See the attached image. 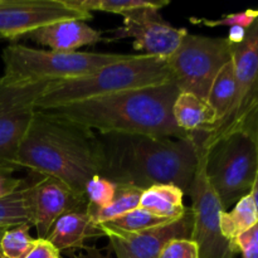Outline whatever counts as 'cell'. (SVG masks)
<instances>
[{
	"instance_id": "d4e9b609",
	"label": "cell",
	"mask_w": 258,
	"mask_h": 258,
	"mask_svg": "<svg viewBox=\"0 0 258 258\" xmlns=\"http://www.w3.org/2000/svg\"><path fill=\"white\" fill-rule=\"evenodd\" d=\"M30 227V224H22L8 228L4 232L0 246L5 258H25L28 256L35 242L29 233Z\"/></svg>"
},
{
	"instance_id": "7402d4cb",
	"label": "cell",
	"mask_w": 258,
	"mask_h": 258,
	"mask_svg": "<svg viewBox=\"0 0 258 258\" xmlns=\"http://www.w3.org/2000/svg\"><path fill=\"white\" fill-rule=\"evenodd\" d=\"M66 5L76 10L92 13L103 12L113 13V14L123 15L133 10L154 8L160 10L161 8L170 4L168 0H158V2H146V0H63Z\"/></svg>"
},
{
	"instance_id": "9c48e42d",
	"label": "cell",
	"mask_w": 258,
	"mask_h": 258,
	"mask_svg": "<svg viewBox=\"0 0 258 258\" xmlns=\"http://www.w3.org/2000/svg\"><path fill=\"white\" fill-rule=\"evenodd\" d=\"M191 199V238L199 248V258H234L238 249L224 238L221 216L226 212L206 174V154L199 151L196 174L186 191Z\"/></svg>"
},
{
	"instance_id": "d590c367",
	"label": "cell",
	"mask_w": 258,
	"mask_h": 258,
	"mask_svg": "<svg viewBox=\"0 0 258 258\" xmlns=\"http://www.w3.org/2000/svg\"><path fill=\"white\" fill-rule=\"evenodd\" d=\"M7 231V229H3L0 228V243H2V238L3 236H4V232ZM0 258H5L4 254H3V251H2V246H0Z\"/></svg>"
},
{
	"instance_id": "8fae6325",
	"label": "cell",
	"mask_w": 258,
	"mask_h": 258,
	"mask_svg": "<svg viewBox=\"0 0 258 258\" xmlns=\"http://www.w3.org/2000/svg\"><path fill=\"white\" fill-rule=\"evenodd\" d=\"M122 18V27L111 29V37L105 42L130 38L134 49L151 57L169 58L189 33L186 28L169 24L154 8L133 10L123 14Z\"/></svg>"
},
{
	"instance_id": "2e32d148",
	"label": "cell",
	"mask_w": 258,
	"mask_h": 258,
	"mask_svg": "<svg viewBox=\"0 0 258 258\" xmlns=\"http://www.w3.org/2000/svg\"><path fill=\"white\" fill-rule=\"evenodd\" d=\"M101 236H103L102 229L93 223L87 212H72L55 221L45 239L60 253L82 249L87 239Z\"/></svg>"
},
{
	"instance_id": "1f68e13d",
	"label": "cell",
	"mask_w": 258,
	"mask_h": 258,
	"mask_svg": "<svg viewBox=\"0 0 258 258\" xmlns=\"http://www.w3.org/2000/svg\"><path fill=\"white\" fill-rule=\"evenodd\" d=\"M24 184L25 181L22 180V179L13 178L12 175L0 173V199L14 193L15 190L22 188Z\"/></svg>"
},
{
	"instance_id": "277c9868",
	"label": "cell",
	"mask_w": 258,
	"mask_h": 258,
	"mask_svg": "<svg viewBox=\"0 0 258 258\" xmlns=\"http://www.w3.org/2000/svg\"><path fill=\"white\" fill-rule=\"evenodd\" d=\"M173 82L166 58L130 54L87 76L48 83L37 101V110H52L123 91Z\"/></svg>"
},
{
	"instance_id": "9a60e30c",
	"label": "cell",
	"mask_w": 258,
	"mask_h": 258,
	"mask_svg": "<svg viewBox=\"0 0 258 258\" xmlns=\"http://www.w3.org/2000/svg\"><path fill=\"white\" fill-rule=\"evenodd\" d=\"M23 38L45 45L54 52H77L78 48L105 40L102 32L82 20H63L35 29Z\"/></svg>"
},
{
	"instance_id": "44dd1931",
	"label": "cell",
	"mask_w": 258,
	"mask_h": 258,
	"mask_svg": "<svg viewBox=\"0 0 258 258\" xmlns=\"http://www.w3.org/2000/svg\"><path fill=\"white\" fill-rule=\"evenodd\" d=\"M258 223V214L251 194L239 199L231 212H223L221 216V231L224 238L234 243L244 232Z\"/></svg>"
},
{
	"instance_id": "5bb4252c",
	"label": "cell",
	"mask_w": 258,
	"mask_h": 258,
	"mask_svg": "<svg viewBox=\"0 0 258 258\" xmlns=\"http://www.w3.org/2000/svg\"><path fill=\"white\" fill-rule=\"evenodd\" d=\"M34 186V226L38 238L45 239L58 218L72 212H87L86 197L76 194L57 179L42 176Z\"/></svg>"
},
{
	"instance_id": "8992f818",
	"label": "cell",
	"mask_w": 258,
	"mask_h": 258,
	"mask_svg": "<svg viewBox=\"0 0 258 258\" xmlns=\"http://www.w3.org/2000/svg\"><path fill=\"white\" fill-rule=\"evenodd\" d=\"M206 154V174L224 211L251 194L258 173V144L248 126L214 143Z\"/></svg>"
},
{
	"instance_id": "7c38bea8",
	"label": "cell",
	"mask_w": 258,
	"mask_h": 258,
	"mask_svg": "<svg viewBox=\"0 0 258 258\" xmlns=\"http://www.w3.org/2000/svg\"><path fill=\"white\" fill-rule=\"evenodd\" d=\"M92 19V14L76 10L63 0H0V35L17 40L28 33L63 20Z\"/></svg>"
},
{
	"instance_id": "484cf974",
	"label": "cell",
	"mask_w": 258,
	"mask_h": 258,
	"mask_svg": "<svg viewBox=\"0 0 258 258\" xmlns=\"http://www.w3.org/2000/svg\"><path fill=\"white\" fill-rule=\"evenodd\" d=\"M117 190V184L101 175H95L85 186V197L87 199V213L93 214L106 208L112 202Z\"/></svg>"
},
{
	"instance_id": "7a4b0ae2",
	"label": "cell",
	"mask_w": 258,
	"mask_h": 258,
	"mask_svg": "<svg viewBox=\"0 0 258 258\" xmlns=\"http://www.w3.org/2000/svg\"><path fill=\"white\" fill-rule=\"evenodd\" d=\"M180 93L173 82L123 91L45 110L97 134H141L188 139L176 126L173 106Z\"/></svg>"
},
{
	"instance_id": "603a6c76",
	"label": "cell",
	"mask_w": 258,
	"mask_h": 258,
	"mask_svg": "<svg viewBox=\"0 0 258 258\" xmlns=\"http://www.w3.org/2000/svg\"><path fill=\"white\" fill-rule=\"evenodd\" d=\"M143 191V189H139L136 186L117 184V190H116L112 202L106 208L90 214L93 223L100 226V224L112 221L122 214L139 208Z\"/></svg>"
},
{
	"instance_id": "836d02e7",
	"label": "cell",
	"mask_w": 258,
	"mask_h": 258,
	"mask_svg": "<svg viewBox=\"0 0 258 258\" xmlns=\"http://www.w3.org/2000/svg\"><path fill=\"white\" fill-rule=\"evenodd\" d=\"M246 126H248V127L252 130V133L254 134V136H256L257 144H258V108L256 111H254L253 115L251 116V118H249Z\"/></svg>"
},
{
	"instance_id": "e575fe53",
	"label": "cell",
	"mask_w": 258,
	"mask_h": 258,
	"mask_svg": "<svg viewBox=\"0 0 258 258\" xmlns=\"http://www.w3.org/2000/svg\"><path fill=\"white\" fill-rule=\"evenodd\" d=\"M251 196H252V198H253L254 204H256V209H257V214H258V173H257L256 180H254L253 188H252V190H251Z\"/></svg>"
},
{
	"instance_id": "d6a6232c",
	"label": "cell",
	"mask_w": 258,
	"mask_h": 258,
	"mask_svg": "<svg viewBox=\"0 0 258 258\" xmlns=\"http://www.w3.org/2000/svg\"><path fill=\"white\" fill-rule=\"evenodd\" d=\"M246 33L247 29L241 27H232L229 29L228 37H227V40L229 42V44H239L244 40L246 38Z\"/></svg>"
},
{
	"instance_id": "ffe728a7",
	"label": "cell",
	"mask_w": 258,
	"mask_h": 258,
	"mask_svg": "<svg viewBox=\"0 0 258 258\" xmlns=\"http://www.w3.org/2000/svg\"><path fill=\"white\" fill-rule=\"evenodd\" d=\"M236 91L237 85L236 76H234V66L233 60L231 59L219 71L216 80L213 81L211 91H209L208 103L213 108L217 120L213 127H216L219 122H222L227 117L229 111L232 110L234 100H236Z\"/></svg>"
},
{
	"instance_id": "d6986e66",
	"label": "cell",
	"mask_w": 258,
	"mask_h": 258,
	"mask_svg": "<svg viewBox=\"0 0 258 258\" xmlns=\"http://www.w3.org/2000/svg\"><path fill=\"white\" fill-rule=\"evenodd\" d=\"M34 226V186L25 183L14 193L0 199V228Z\"/></svg>"
},
{
	"instance_id": "3957f363",
	"label": "cell",
	"mask_w": 258,
	"mask_h": 258,
	"mask_svg": "<svg viewBox=\"0 0 258 258\" xmlns=\"http://www.w3.org/2000/svg\"><path fill=\"white\" fill-rule=\"evenodd\" d=\"M17 165L40 178L57 179L85 197L87 181L100 175L96 133L37 110L18 151Z\"/></svg>"
},
{
	"instance_id": "4fadbf2b",
	"label": "cell",
	"mask_w": 258,
	"mask_h": 258,
	"mask_svg": "<svg viewBox=\"0 0 258 258\" xmlns=\"http://www.w3.org/2000/svg\"><path fill=\"white\" fill-rule=\"evenodd\" d=\"M110 241L116 258H159L164 247L173 239L191 238L193 213L190 208L178 219L136 233H123L101 227Z\"/></svg>"
},
{
	"instance_id": "83f0119b",
	"label": "cell",
	"mask_w": 258,
	"mask_h": 258,
	"mask_svg": "<svg viewBox=\"0 0 258 258\" xmlns=\"http://www.w3.org/2000/svg\"><path fill=\"white\" fill-rule=\"evenodd\" d=\"M159 258H199V248L190 238H178L169 242Z\"/></svg>"
},
{
	"instance_id": "6da1fadb",
	"label": "cell",
	"mask_w": 258,
	"mask_h": 258,
	"mask_svg": "<svg viewBox=\"0 0 258 258\" xmlns=\"http://www.w3.org/2000/svg\"><path fill=\"white\" fill-rule=\"evenodd\" d=\"M100 175L115 184L139 189L170 184L184 194L198 165L196 138H165L141 134H97Z\"/></svg>"
},
{
	"instance_id": "4316f807",
	"label": "cell",
	"mask_w": 258,
	"mask_h": 258,
	"mask_svg": "<svg viewBox=\"0 0 258 258\" xmlns=\"http://www.w3.org/2000/svg\"><path fill=\"white\" fill-rule=\"evenodd\" d=\"M258 19V9H247L246 12L237 13V14L224 15L219 19H204V18H190V22L193 24H202L206 27H241L244 29H248L252 24Z\"/></svg>"
},
{
	"instance_id": "f1b7e54d",
	"label": "cell",
	"mask_w": 258,
	"mask_h": 258,
	"mask_svg": "<svg viewBox=\"0 0 258 258\" xmlns=\"http://www.w3.org/2000/svg\"><path fill=\"white\" fill-rule=\"evenodd\" d=\"M243 258H258V223L234 241Z\"/></svg>"
},
{
	"instance_id": "f546056e",
	"label": "cell",
	"mask_w": 258,
	"mask_h": 258,
	"mask_svg": "<svg viewBox=\"0 0 258 258\" xmlns=\"http://www.w3.org/2000/svg\"><path fill=\"white\" fill-rule=\"evenodd\" d=\"M25 258H59V252L48 239L37 238L34 246Z\"/></svg>"
},
{
	"instance_id": "ac0fdd59",
	"label": "cell",
	"mask_w": 258,
	"mask_h": 258,
	"mask_svg": "<svg viewBox=\"0 0 258 258\" xmlns=\"http://www.w3.org/2000/svg\"><path fill=\"white\" fill-rule=\"evenodd\" d=\"M184 191L170 184H158L145 189L141 194L140 208L164 219H178L188 211L183 203Z\"/></svg>"
},
{
	"instance_id": "e0dca14e",
	"label": "cell",
	"mask_w": 258,
	"mask_h": 258,
	"mask_svg": "<svg viewBox=\"0 0 258 258\" xmlns=\"http://www.w3.org/2000/svg\"><path fill=\"white\" fill-rule=\"evenodd\" d=\"M176 126L186 134L207 135L216 125V113L208 103L190 92H180L173 106Z\"/></svg>"
},
{
	"instance_id": "5b68a950",
	"label": "cell",
	"mask_w": 258,
	"mask_h": 258,
	"mask_svg": "<svg viewBox=\"0 0 258 258\" xmlns=\"http://www.w3.org/2000/svg\"><path fill=\"white\" fill-rule=\"evenodd\" d=\"M130 54L93 52H54L12 43L3 52L4 82L34 85L83 77Z\"/></svg>"
},
{
	"instance_id": "30bf717a",
	"label": "cell",
	"mask_w": 258,
	"mask_h": 258,
	"mask_svg": "<svg viewBox=\"0 0 258 258\" xmlns=\"http://www.w3.org/2000/svg\"><path fill=\"white\" fill-rule=\"evenodd\" d=\"M47 86L10 85L0 78V173L10 175L18 168V151Z\"/></svg>"
},
{
	"instance_id": "52a82bcc",
	"label": "cell",
	"mask_w": 258,
	"mask_h": 258,
	"mask_svg": "<svg viewBox=\"0 0 258 258\" xmlns=\"http://www.w3.org/2000/svg\"><path fill=\"white\" fill-rule=\"evenodd\" d=\"M231 59V44L227 38L188 33L166 62L173 83L180 92H190L208 101L213 81Z\"/></svg>"
},
{
	"instance_id": "ba28073f",
	"label": "cell",
	"mask_w": 258,
	"mask_h": 258,
	"mask_svg": "<svg viewBox=\"0 0 258 258\" xmlns=\"http://www.w3.org/2000/svg\"><path fill=\"white\" fill-rule=\"evenodd\" d=\"M236 76V100L227 117L207 135L194 134L199 151H207L228 134L244 127L258 108V19L247 29L239 44H231Z\"/></svg>"
},
{
	"instance_id": "cb8c5ba5",
	"label": "cell",
	"mask_w": 258,
	"mask_h": 258,
	"mask_svg": "<svg viewBox=\"0 0 258 258\" xmlns=\"http://www.w3.org/2000/svg\"><path fill=\"white\" fill-rule=\"evenodd\" d=\"M174 221V219H173ZM171 222L170 219H164L161 217L155 216L151 212L146 211L144 208H136L128 213L122 214L117 218L112 219L110 222L100 224L101 227L112 229V231L123 232V233H136V232H143L146 229L155 228V227L165 224Z\"/></svg>"
},
{
	"instance_id": "8d00e7d4",
	"label": "cell",
	"mask_w": 258,
	"mask_h": 258,
	"mask_svg": "<svg viewBox=\"0 0 258 258\" xmlns=\"http://www.w3.org/2000/svg\"><path fill=\"white\" fill-rule=\"evenodd\" d=\"M0 39H3V38H2V35H0Z\"/></svg>"
},
{
	"instance_id": "4dcf8cb0",
	"label": "cell",
	"mask_w": 258,
	"mask_h": 258,
	"mask_svg": "<svg viewBox=\"0 0 258 258\" xmlns=\"http://www.w3.org/2000/svg\"><path fill=\"white\" fill-rule=\"evenodd\" d=\"M71 258H113L108 248H97L96 246H85L82 249L70 252Z\"/></svg>"
}]
</instances>
